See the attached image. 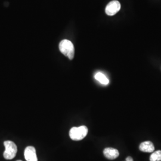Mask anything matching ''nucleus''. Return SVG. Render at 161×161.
Segmentation results:
<instances>
[{
	"instance_id": "nucleus-2",
	"label": "nucleus",
	"mask_w": 161,
	"mask_h": 161,
	"mask_svg": "<svg viewBox=\"0 0 161 161\" xmlns=\"http://www.w3.org/2000/svg\"><path fill=\"white\" fill-rule=\"evenodd\" d=\"M88 131L86 126L73 127L69 131V136L72 140L79 141L85 138Z\"/></svg>"
},
{
	"instance_id": "nucleus-4",
	"label": "nucleus",
	"mask_w": 161,
	"mask_h": 161,
	"mask_svg": "<svg viewBox=\"0 0 161 161\" xmlns=\"http://www.w3.org/2000/svg\"><path fill=\"white\" fill-rule=\"evenodd\" d=\"M121 9V4L118 1L114 0L110 1L107 5L105 12L108 16H114Z\"/></svg>"
},
{
	"instance_id": "nucleus-7",
	"label": "nucleus",
	"mask_w": 161,
	"mask_h": 161,
	"mask_svg": "<svg viewBox=\"0 0 161 161\" xmlns=\"http://www.w3.org/2000/svg\"><path fill=\"white\" fill-rule=\"evenodd\" d=\"M139 149L143 152H147V153H152L154 151L155 147L152 142L150 141H147L142 143L140 144Z\"/></svg>"
},
{
	"instance_id": "nucleus-8",
	"label": "nucleus",
	"mask_w": 161,
	"mask_h": 161,
	"mask_svg": "<svg viewBox=\"0 0 161 161\" xmlns=\"http://www.w3.org/2000/svg\"><path fill=\"white\" fill-rule=\"evenodd\" d=\"M94 78L96 80L103 85H108L109 83V80L108 78L101 72H97L94 76Z\"/></svg>"
},
{
	"instance_id": "nucleus-5",
	"label": "nucleus",
	"mask_w": 161,
	"mask_h": 161,
	"mask_svg": "<svg viewBox=\"0 0 161 161\" xmlns=\"http://www.w3.org/2000/svg\"><path fill=\"white\" fill-rule=\"evenodd\" d=\"M25 158L26 161H38L36 150L33 146H28L25 150Z\"/></svg>"
},
{
	"instance_id": "nucleus-9",
	"label": "nucleus",
	"mask_w": 161,
	"mask_h": 161,
	"mask_svg": "<svg viewBox=\"0 0 161 161\" xmlns=\"http://www.w3.org/2000/svg\"><path fill=\"white\" fill-rule=\"evenodd\" d=\"M150 161H161V150H157L153 152L150 157Z\"/></svg>"
},
{
	"instance_id": "nucleus-1",
	"label": "nucleus",
	"mask_w": 161,
	"mask_h": 161,
	"mask_svg": "<svg viewBox=\"0 0 161 161\" xmlns=\"http://www.w3.org/2000/svg\"><path fill=\"white\" fill-rule=\"evenodd\" d=\"M59 50L60 52L68 57L70 60H72L75 55V48L72 42L68 40H62L59 44Z\"/></svg>"
},
{
	"instance_id": "nucleus-3",
	"label": "nucleus",
	"mask_w": 161,
	"mask_h": 161,
	"mask_svg": "<svg viewBox=\"0 0 161 161\" xmlns=\"http://www.w3.org/2000/svg\"><path fill=\"white\" fill-rule=\"evenodd\" d=\"M4 145L5 146V151L3 153L4 158L8 160L13 159L17 153V147L16 144L12 141L7 140L4 142Z\"/></svg>"
},
{
	"instance_id": "nucleus-6",
	"label": "nucleus",
	"mask_w": 161,
	"mask_h": 161,
	"mask_svg": "<svg viewBox=\"0 0 161 161\" xmlns=\"http://www.w3.org/2000/svg\"><path fill=\"white\" fill-rule=\"evenodd\" d=\"M103 154L107 159L110 160L115 159L119 155V151L116 149L112 147H107L104 149L103 150Z\"/></svg>"
},
{
	"instance_id": "nucleus-11",
	"label": "nucleus",
	"mask_w": 161,
	"mask_h": 161,
	"mask_svg": "<svg viewBox=\"0 0 161 161\" xmlns=\"http://www.w3.org/2000/svg\"><path fill=\"white\" fill-rule=\"evenodd\" d=\"M20 161V160H18V161Z\"/></svg>"
},
{
	"instance_id": "nucleus-10",
	"label": "nucleus",
	"mask_w": 161,
	"mask_h": 161,
	"mask_svg": "<svg viewBox=\"0 0 161 161\" xmlns=\"http://www.w3.org/2000/svg\"><path fill=\"white\" fill-rule=\"evenodd\" d=\"M126 161H133V159L131 156H128L126 158Z\"/></svg>"
}]
</instances>
